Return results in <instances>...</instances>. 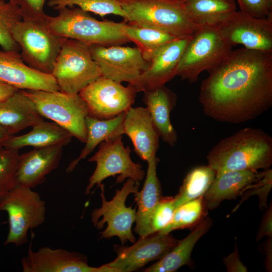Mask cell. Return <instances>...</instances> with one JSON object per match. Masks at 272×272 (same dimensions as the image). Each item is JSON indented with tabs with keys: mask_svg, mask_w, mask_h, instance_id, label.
<instances>
[{
	"mask_svg": "<svg viewBox=\"0 0 272 272\" xmlns=\"http://www.w3.org/2000/svg\"><path fill=\"white\" fill-rule=\"evenodd\" d=\"M209 73L198 97L209 117L239 124L272 106V52L232 50Z\"/></svg>",
	"mask_w": 272,
	"mask_h": 272,
	"instance_id": "1",
	"label": "cell"
},
{
	"mask_svg": "<svg viewBox=\"0 0 272 272\" xmlns=\"http://www.w3.org/2000/svg\"><path fill=\"white\" fill-rule=\"evenodd\" d=\"M207 159L216 174L265 170L272 165V138L261 129L245 128L219 141L210 150Z\"/></svg>",
	"mask_w": 272,
	"mask_h": 272,
	"instance_id": "2",
	"label": "cell"
},
{
	"mask_svg": "<svg viewBox=\"0 0 272 272\" xmlns=\"http://www.w3.org/2000/svg\"><path fill=\"white\" fill-rule=\"evenodd\" d=\"M56 16L46 15L49 28L66 39L79 41L89 45H122L130 42L123 33L126 22L99 21L78 8L64 7L57 10Z\"/></svg>",
	"mask_w": 272,
	"mask_h": 272,
	"instance_id": "3",
	"label": "cell"
},
{
	"mask_svg": "<svg viewBox=\"0 0 272 272\" xmlns=\"http://www.w3.org/2000/svg\"><path fill=\"white\" fill-rule=\"evenodd\" d=\"M126 22L160 29L178 38H191L200 27L187 15L182 2L174 0H118Z\"/></svg>",
	"mask_w": 272,
	"mask_h": 272,
	"instance_id": "4",
	"label": "cell"
},
{
	"mask_svg": "<svg viewBox=\"0 0 272 272\" xmlns=\"http://www.w3.org/2000/svg\"><path fill=\"white\" fill-rule=\"evenodd\" d=\"M12 34L20 48L24 61L38 71L51 75L66 38L54 33L48 27L45 18L22 19L13 28Z\"/></svg>",
	"mask_w": 272,
	"mask_h": 272,
	"instance_id": "5",
	"label": "cell"
},
{
	"mask_svg": "<svg viewBox=\"0 0 272 272\" xmlns=\"http://www.w3.org/2000/svg\"><path fill=\"white\" fill-rule=\"evenodd\" d=\"M38 113L58 124L82 143L87 138V104L79 94L60 91L24 90Z\"/></svg>",
	"mask_w": 272,
	"mask_h": 272,
	"instance_id": "6",
	"label": "cell"
},
{
	"mask_svg": "<svg viewBox=\"0 0 272 272\" xmlns=\"http://www.w3.org/2000/svg\"><path fill=\"white\" fill-rule=\"evenodd\" d=\"M217 28L200 27L190 38L180 58L176 76L194 83L203 71L218 65L232 50Z\"/></svg>",
	"mask_w": 272,
	"mask_h": 272,
	"instance_id": "7",
	"label": "cell"
},
{
	"mask_svg": "<svg viewBox=\"0 0 272 272\" xmlns=\"http://www.w3.org/2000/svg\"><path fill=\"white\" fill-rule=\"evenodd\" d=\"M8 215L9 230L4 245L20 246L28 242V231L45 220L46 202L29 187L16 185L0 198V212Z\"/></svg>",
	"mask_w": 272,
	"mask_h": 272,
	"instance_id": "8",
	"label": "cell"
},
{
	"mask_svg": "<svg viewBox=\"0 0 272 272\" xmlns=\"http://www.w3.org/2000/svg\"><path fill=\"white\" fill-rule=\"evenodd\" d=\"M51 75L59 91L79 94L89 84L102 76L93 58L90 45L66 39L55 61Z\"/></svg>",
	"mask_w": 272,
	"mask_h": 272,
	"instance_id": "9",
	"label": "cell"
},
{
	"mask_svg": "<svg viewBox=\"0 0 272 272\" xmlns=\"http://www.w3.org/2000/svg\"><path fill=\"white\" fill-rule=\"evenodd\" d=\"M139 186L140 182L128 178L122 188L116 190L112 199L107 201L104 194V185L100 184L102 205L93 210L91 217L94 226L98 230H101L105 223H107L106 228L101 232L100 238L109 239L117 236L122 245L127 241L132 243L135 242L131 227L135 220L137 211L131 206L126 207L125 201L130 194L139 191Z\"/></svg>",
	"mask_w": 272,
	"mask_h": 272,
	"instance_id": "10",
	"label": "cell"
},
{
	"mask_svg": "<svg viewBox=\"0 0 272 272\" xmlns=\"http://www.w3.org/2000/svg\"><path fill=\"white\" fill-rule=\"evenodd\" d=\"M122 135L111 138L100 144L97 152L88 161L96 163V168L89 178L85 194H89L91 189L110 176L118 175L116 183L122 182L126 178H131L136 182L142 181L145 172L142 166L131 159L129 147H124Z\"/></svg>",
	"mask_w": 272,
	"mask_h": 272,
	"instance_id": "11",
	"label": "cell"
},
{
	"mask_svg": "<svg viewBox=\"0 0 272 272\" xmlns=\"http://www.w3.org/2000/svg\"><path fill=\"white\" fill-rule=\"evenodd\" d=\"M138 92L131 84L124 86L102 75L79 94L87 104L89 115L109 119L131 108Z\"/></svg>",
	"mask_w": 272,
	"mask_h": 272,
	"instance_id": "12",
	"label": "cell"
},
{
	"mask_svg": "<svg viewBox=\"0 0 272 272\" xmlns=\"http://www.w3.org/2000/svg\"><path fill=\"white\" fill-rule=\"evenodd\" d=\"M90 49L102 76L120 83L127 82L137 88L140 76L150 65L137 47L92 45Z\"/></svg>",
	"mask_w": 272,
	"mask_h": 272,
	"instance_id": "13",
	"label": "cell"
},
{
	"mask_svg": "<svg viewBox=\"0 0 272 272\" xmlns=\"http://www.w3.org/2000/svg\"><path fill=\"white\" fill-rule=\"evenodd\" d=\"M169 234L155 233L140 237L130 246L114 245L116 258L104 265L112 272H130L144 267L151 261L160 259L178 243Z\"/></svg>",
	"mask_w": 272,
	"mask_h": 272,
	"instance_id": "14",
	"label": "cell"
},
{
	"mask_svg": "<svg viewBox=\"0 0 272 272\" xmlns=\"http://www.w3.org/2000/svg\"><path fill=\"white\" fill-rule=\"evenodd\" d=\"M217 28L232 46L241 44L249 49L272 52V17L255 18L236 11Z\"/></svg>",
	"mask_w": 272,
	"mask_h": 272,
	"instance_id": "15",
	"label": "cell"
},
{
	"mask_svg": "<svg viewBox=\"0 0 272 272\" xmlns=\"http://www.w3.org/2000/svg\"><path fill=\"white\" fill-rule=\"evenodd\" d=\"M21 265L23 272H112L104 264L90 266L87 257L81 253L47 246L34 251L31 245Z\"/></svg>",
	"mask_w": 272,
	"mask_h": 272,
	"instance_id": "16",
	"label": "cell"
},
{
	"mask_svg": "<svg viewBox=\"0 0 272 272\" xmlns=\"http://www.w3.org/2000/svg\"><path fill=\"white\" fill-rule=\"evenodd\" d=\"M0 81L20 90L59 91L51 75L28 66L16 50L0 49Z\"/></svg>",
	"mask_w": 272,
	"mask_h": 272,
	"instance_id": "17",
	"label": "cell"
},
{
	"mask_svg": "<svg viewBox=\"0 0 272 272\" xmlns=\"http://www.w3.org/2000/svg\"><path fill=\"white\" fill-rule=\"evenodd\" d=\"M190 38L176 39L154 55L149 66L140 76L137 86L139 92L155 90L176 76L178 63Z\"/></svg>",
	"mask_w": 272,
	"mask_h": 272,
	"instance_id": "18",
	"label": "cell"
},
{
	"mask_svg": "<svg viewBox=\"0 0 272 272\" xmlns=\"http://www.w3.org/2000/svg\"><path fill=\"white\" fill-rule=\"evenodd\" d=\"M63 148L59 145L36 148L20 155L16 185L33 189L43 183L46 176L58 166Z\"/></svg>",
	"mask_w": 272,
	"mask_h": 272,
	"instance_id": "19",
	"label": "cell"
},
{
	"mask_svg": "<svg viewBox=\"0 0 272 272\" xmlns=\"http://www.w3.org/2000/svg\"><path fill=\"white\" fill-rule=\"evenodd\" d=\"M122 131L123 134L130 138L135 153L143 160L147 161L156 156L160 135L147 107L130 108L125 113Z\"/></svg>",
	"mask_w": 272,
	"mask_h": 272,
	"instance_id": "20",
	"label": "cell"
},
{
	"mask_svg": "<svg viewBox=\"0 0 272 272\" xmlns=\"http://www.w3.org/2000/svg\"><path fill=\"white\" fill-rule=\"evenodd\" d=\"M265 170H231L216 174L213 184L203 196L205 211L216 209L225 199H235L248 186L262 178Z\"/></svg>",
	"mask_w": 272,
	"mask_h": 272,
	"instance_id": "21",
	"label": "cell"
},
{
	"mask_svg": "<svg viewBox=\"0 0 272 272\" xmlns=\"http://www.w3.org/2000/svg\"><path fill=\"white\" fill-rule=\"evenodd\" d=\"M160 159L154 156L147 161V176L143 188L134 193L138 206L134 232L143 237L151 234L150 220L157 203L163 197L160 182L157 174Z\"/></svg>",
	"mask_w": 272,
	"mask_h": 272,
	"instance_id": "22",
	"label": "cell"
},
{
	"mask_svg": "<svg viewBox=\"0 0 272 272\" xmlns=\"http://www.w3.org/2000/svg\"><path fill=\"white\" fill-rule=\"evenodd\" d=\"M43 120V117L22 90L0 101V126L11 135Z\"/></svg>",
	"mask_w": 272,
	"mask_h": 272,
	"instance_id": "23",
	"label": "cell"
},
{
	"mask_svg": "<svg viewBox=\"0 0 272 272\" xmlns=\"http://www.w3.org/2000/svg\"><path fill=\"white\" fill-rule=\"evenodd\" d=\"M143 100L160 137L169 145L175 146L177 134L171 122L170 113L176 104V94L163 86L153 91L145 92Z\"/></svg>",
	"mask_w": 272,
	"mask_h": 272,
	"instance_id": "24",
	"label": "cell"
},
{
	"mask_svg": "<svg viewBox=\"0 0 272 272\" xmlns=\"http://www.w3.org/2000/svg\"><path fill=\"white\" fill-rule=\"evenodd\" d=\"M32 127L26 134L11 135L4 148L19 150L26 146L35 148L58 145L64 147L71 142L73 137L67 130L54 122L43 120Z\"/></svg>",
	"mask_w": 272,
	"mask_h": 272,
	"instance_id": "25",
	"label": "cell"
},
{
	"mask_svg": "<svg viewBox=\"0 0 272 272\" xmlns=\"http://www.w3.org/2000/svg\"><path fill=\"white\" fill-rule=\"evenodd\" d=\"M212 220H202L187 236L181 240L157 262L145 269L146 272H173L190 263V255L197 241L210 229Z\"/></svg>",
	"mask_w": 272,
	"mask_h": 272,
	"instance_id": "26",
	"label": "cell"
},
{
	"mask_svg": "<svg viewBox=\"0 0 272 272\" xmlns=\"http://www.w3.org/2000/svg\"><path fill=\"white\" fill-rule=\"evenodd\" d=\"M183 4L190 20L200 27L218 28L236 11L234 0H186Z\"/></svg>",
	"mask_w": 272,
	"mask_h": 272,
	"instance_id": "27",
	"label": "cell"
},
{
	"mask_svg": "<svg viewBox=\"0 0 272 272\" xmlns=\"http://www.w3.org/2000/svg\"><path fill=\"white\" fill-rule=\"evenodd\" d=\"M125 113L122 112L109 119H99L89 115L86 117V145L79 157L66 169L67 173L73 171L80 161L86 158L100 143L123 134L122 125Z\"/></svg>",
	"mask_w": 272,
	"mask_h": 272,
	"instance_id": "28",
	"label": "cell"
},
{
	"mask_svg": "<svg viewBox=\"0 0 272 272\" xmlns=\"http://www.w3.org/2000/svg\"><path fill=\"white\" fill-rule=\"evenodd\" d=\"M123 33L130 42L134 43L143 57L150 62L154 55L162 47L178 39L165 31L126 23Z\"/></svg>",
	"mask_w": 272,
	"mask_h": 272,
	"instance_id": "29",
	"label": "cell"
},
{
	"mask_svg": "<svg viewBox=\"0 0 272 272\" xmlns=\"http://www.w3.org/2000/svg\"><path fill=\"white\" fill-rule=\"evenodd\" d=\"M216 174L215 170L208 165L192 169L174 197L175 209L185 202L203 196L213 184Z\"/></svg>",
	"mask_w": 272,
	"mask_h": 272,
	"instance_id": "30",
	"label": "cell"
},
{
	"mask_svg": "<svg viewBox=\"0 0 272 272\" xmlns=\"http://www.w3.org/2000/svg\"><path fill=\"white\" fill-rule=\"evenodd\" d=\"M47 5L57 10L60 8L77 6L82 10L104 18L108 15L122 17L126 22L127 15L118 0H49Z\"/></svg>",
	"mask_w": 272,
	"mask_h": 272,
	"instance_id": "31",
	"label": "cell"
},
{
	"mask_svg": "<svg viewBox=\"0 0 272 272\" xmlns=\"http://www.w3.org/2000/svg\"><path fill=\"white\" fill-rule=\"evenodd\" d=\"M205 214L203 196L185 202L176 208L171 223L158 233L169 234L175 230L193 227L200 222Z\"/></svg>",
	"mask_w": 272,
	"mask_h": 272,
	"instance_id": "32",
	"label": "cell"
},
{
	"mask_svg": "<svg viewBox=\"0 0 272 272\" xmlns=\"http://www.w3.org/2000/svg\"><path fill=\"white\" fill-rule=\"evenodd\" d=\"M22 20V13L19 7L10 2L0 5V46L4 50H20L13 38L12 31Z\"/></svg>",
	"mask_w": 272,
	"mask_h": 272,
	"instance_id": "33",
	"label": "cell"
},
{
	"mask_svg": "<svg viewBox=\"0 0 272 272\" xmlns=\"http://www.w3.org/2000/svg\"><path fill=\"white\" fill-rule=\"evenodd\" d=\"M19 150L0 149V198L16 185Z\"/></svg>",
	"mask_w": 272,
	"mask_h": 272,
	"instance_id": "34",
	"label": "cell"
},
{
	"mask_svg": "<svg viewBox=\"0 0 272 272\" xmlns=\"http://www.w3.org/2000/svg\"><path fill=\"white\" fill-rule=\"evenodd\" d=\"M174 197H162L155 208L150 220L151 234L158 233L172 221L175 208Z\"/></svg>",
	"mask_w": 272,
	"mask_h": 272,
	"instance_id": "35",
	"label": "cell"
},
{
	"mask_svg": "<svg viewBox=\"0 0 272 272\" xmlns=\"http://www.w3.org/2000/svg\"><path fill=\"white\" fill-rule=\"evenodd\" d=\"M272 186V170L270 168L265 170L264 175L258 181L248 186L242 193L240 202L233 210L234 212L240 205L248 197L257 194L259 197V207L261 210L266 208L267 197Z\"/></svg>",
	"mask_w": 272,
	"mask_h": 272,
	"instance_id": "36",
	"label": "cell"
},
{
	"mask_svg": "<svg viewBox=\"0 0 272 272\" xmlns=\"http://www.w3.org/2000/svg\"><path fill=\"white\" fill-rule=\"evenodd\" d=\"M240 11L253 17H272V0H237Z\"/></svg>",
	"mask_w": 272,
	"mask_h": 272,
	"instance_id": "37",
	"label": "cell"
},
{
	"mask_svg": "<svg viewBox=\"0 0 272 272\" xmlns=\"http://www.w3.org/2000/svg\"><path fill=\"white\" fill-rule=\"evenodd\" d=\"M46 0H10L21 10L23 19H43L46 14L43 7Z\"/></svg>",
	"mask_w": 272,
	"mask_h": 272,
	"instance_id": "38",
	"label": "cell"
},
{
	"mask_svg": "<svg viewBox=\"0 0 272 272\" xmlns=\"http://www.w3.org/2000/svg\"><path fill=\"white\" fill-rule=\"evenodd\" d=\"M234 251L223 258L224 263L229 272H245L246 267L240 260L236 244H235Z\"/></svg>",
	"mask_w": 272,
	"mask_h": 272,
	"instance_id": "39",
	"label": "cell"
},
{
	"mask_svg": "<svg viewBox=\"0 0 272 272\" xmlns=\"http://www.w3.org/2000/svg\"><path fill=\"white\" fill-rule=\"evenodd\" d=\"M271 205L267 209L262 219L256 240H260L263 236H272V208Z\"/></svg>",
	"mask_w": 272,
	"mask_h": 272,
	"instance_id": "40",
	"label": "cell"
},
{
	"mask_svg": "<svg viewBox=\"0 0 272 272\" xmlns=\"http://www.w3.org/2000/svg\"><path fill=\"white\" fill-rule=\"evenodd\" d=\"M18 90L13 86L0 81V101L8 98Z\"/></svg>",
	"mask_w": 272,
	"mask_h": 272,
	"instance_id": "41",
	"label": "cell"
},
{
	"mask_svg": "<svg viewBox=\"0 0 272 272\" xmlns=\"http://www.w3.org/2000/svg\"><path fill=\"white\" fill-rule=\"evenodd\" d=\"M268 243L267 244L266 252V270L271 271V237H268Z\"/></svg>",
	"mask_w": 272,
	"mask_h": 272,
	"instance_id": "42",
	"label": "cell"
},
{
	"mask_svg": "<svg viewBox=\"0 0 272 272\" xmlns=\"http://www.w3.org/2000/svg\"><path fill=\"white\" fill-rule=\"evenodd\" d=\"M11 136L6 130L0 126V149L5 147Z\"/></svg>",
	"mask_w": 272,
	"mask_h": 272,
	"instance_id": "43",
	"label": "cell"
},
{
	"mask_svg": "<svg viewBox=\"0 0 272 272\" xmlns=\"http://www.w3.org/2000/svg\"><path fill=\"white\" fill-rule=\"evenodd\" d=\"M5 1L4 0H0V5L4 3Z\"/></svg>",
	"mask_w": 272,
	"mask_h": 272,
	"instance_id": "44",
	"label": "cell"
},
{
	"mask_svg": "<svg viewBox=\"0 0 272 272\" xmlns=\"http://www.w3.org/2000/svg\"><path fill=\"white\" fill-rule=\"evenodd\" d=\"M174 1H180V2H184V1H186V0H174Z\"/></svg>",
	"mask_w": 272,
	"mask_h": 272,
	"instance_id": "45",
	"label": "cell"
}]
</instances>
